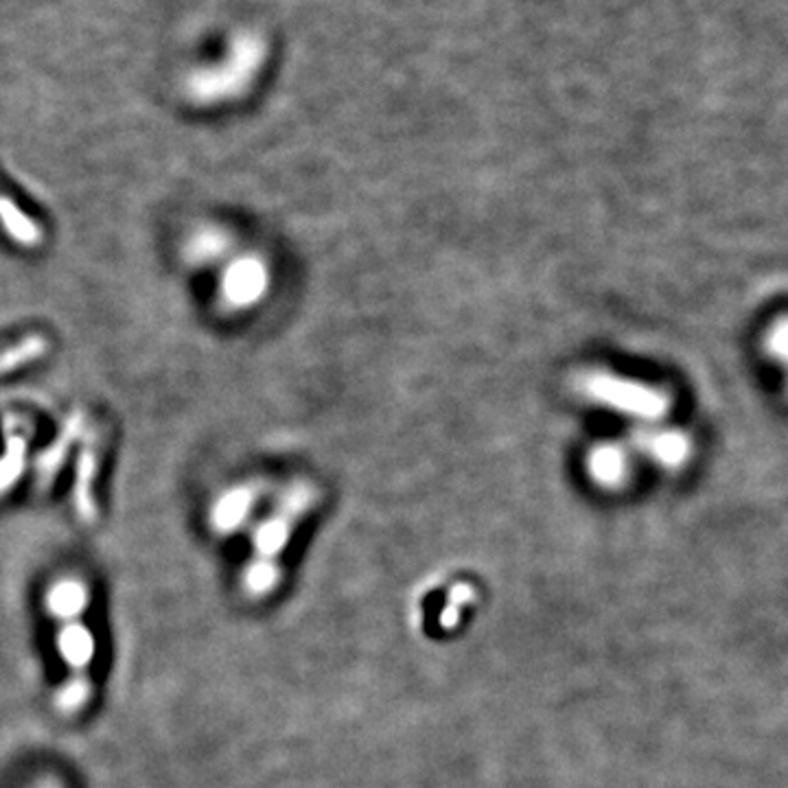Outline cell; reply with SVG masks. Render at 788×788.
Returning <instances> with one entry per match:
<instances>
[{
	"mask_svg": "<svg viewBox=\"0 0 788 788\" xmlns=\"http://www.w3.org/2000/svg\"><path fill=\"white\" fill-rule=\"evenodd\" d=\"M55 625V650L67 668V677H92L97 659V635L85 623V614L69 616Z\"/></svg>",
	"mask_w": 788,
	"mask_h": 788,
	"instance_id": "5",
	"label": "cell"
},
{
	"mask_svg": "<svg viewBox=\"0 0 788 788\" xmlns=\"http://www.w3.org/2000/svg\"><path fill=\"white\" fill-rule=\"evenodd\" d=\"M94 699V679L92 677H64L53 695V706L67 716L75 718Z\"/></svg>",
	"mask_w": 788,
	"mask_h": 788,
	"instance_id": "13",
	"label": "cell"
},
{
	"mask_svg": "<svg viewBox=\"0 0 788 788\" xmlns=\"http://www.w3.org/2000/svg\"><path fill=\"white\" fill-rule=\"evenodd\" d=\"M633 445L666 469H679L690 461L693 443L679 430L661 427H639L633 432Z\"/></svg>",
	"mask_w": 788,
	"mask_h": 788,
	"instance_id": "6",
	"label": "cell"
},
{
	"mask_svg": "<svg viewBox=\"0 0 788 788\" xmlns=\"http://www.w3.org/2000/svg\"><path fill=\"white\" fill-rule=\"evenodd\" d=\"M259 499V486L239 484L222 493L211 508V526L220 535H233L252 515V508Z\"/></svg>",
	"mask_w": 788,
	"mask_h": 788,
	"instance_id": "7",
	"label": "cell"
},
{
	"mask_svg": "<svg viewBox=\"0 0 788 788\" xmlns=\"http://www.w3.org/2000/svg\"><path fill=\"white\" fill-rule=\"evenodd\" d=\"M767 348L788 366V320H780L767 335Z\"/></svg>",
	"mask_w": 788,
	"mask_h": 788,
	"instance_id": "16",
	"label": "cell"
},
{
	"mask_svg": "<svg viewBox=\"0 0 788 788\" xmlns=\"http://www.w3.org/2000/svg\"><path fill=\"white\" fill-rule=\"evenodd\" d=\"M270 290V267L259 254H241L233 259L220 281V299L231 312H243L265 299Z\"/></svg>",
	"mask_w": 788,
	"mask_h": 788,
	"instance_id": "4",
	"label": "cell"
},
{
	"mask_svg": "<svg viewBox=\"0 0 788 788\" xmlns=\"http://www.w3.org/2000/svg\"><path fill=\"white\" fill-rule=\"evenodd\" d=\"M574 388L583 398L596 405H603L607 410L620 412L644 423H655L664 418L670 410V401L661 391L600 368L578 373L574 380Z\"/></svg>",
	"mask_w": 788,
	"mask_h": 788,
	"instance_id": "3",
	"label": "cell"
},
{
	"mask_svg": "<svg viewBox=\"0 0 788 788\" xmlns=\"http://www.w3.org/2000/svg\"><path fill=\"white\" fill-rule=\"evenodd\" d=\"M265 58V49L254 36H239L233 42L231 55L209 69L191 73L184 81V90L191 101L202 105H215L243 94Z\"/></svg>",
	"mask_w": 788,
	"mask_h": 788,
	"instance_id": "2",
	"label": "cell"
},
{
	"mask_svg": "<svg viewBox=\"0 0 788 788\" xmlns=\"http://www.w3.org/2000/svg\"><path fill=\"white\" fill-rule=\"evenodd\" d=\"M47 351H49V340L44 335L31 333V335L22 337L20 342L0 351V375L13 373V371L40 360Z\"/></svg>",
	"mask_w": 788,
	"mask_h": 788,
	"instance_id": "14",
	"label": "cell"
},
{
	"mask_svg": "<svg viewBox=\"0 0 788 788\" xmlns=\"http://www.w3.org/2000/svg\"><path fill=\"white\" fill-rule=\"evenodd\" d=\"M317 488L307 479L292 482L279 497L274 511L256 526L252 535L254 554L243 574V585L252 596L272 589L279 574V554L285 550L296 524L310 513Z\"/></svg>",
	"mask_w": 788,
	"mask_h": 788,
	"instance_id": "1",
	"label": "cell"
},
{
	"mask_svg": "<svg viewBox=\"0 0 788 788\" xmlns=\"http://www.w3.org/2000/svg\"><path fill=\"white\" fill-rule=\"evenodd\" d=\"M233 245V236L220 226H202L189 236L184 245V256L191 265H211L220 261Z\"/></svg>",
	"mask_w": 788,
	"mask_h": 788,
	"instance_id": "11",
	"label": "cell"
},
{
	"mask_svg": "<svg viewBox=\"0 0 788 788\" xmlns=\"http://www.w3.org/2000/svg\"><path fill=\"white\" fill-rule=\"evenodd\" d=\"M0 224L2 231L22 247H38L44 239L42 229L29 215H24L11 198L2 193H0Z\"/></svg>",
	"mask_w": 788,
	"mask_h": 788,
	"instance_id": "12",
	"label": "cell"
},
{
	"mask_svg": "<svg viewBox=\"0 0 788 788\" xmlns=\"http://www.w3.org/2000/svg\"><path fill=\"white\" fill-rule=\"evenodd\" d=\"M31 788H62V785L58 782V780H51V778H47V780H40L38 785H33Z\"/></svg>",
	"mask_w": 788,
	"mask_h": 788,
	"instance_id": "17",
	"label": "cell"
},
{
	"mask_svg": "<svg viewBox=\"0 0 788 788\" xmlns=\"http://www.w3.org/2000/svg\"><path fill=\"white\" fill-rule=\"evenodd\" d=\"M79 430H81V414L69 416V421L60 430L58 438L42 452V456H40V461L36 465L38 482H40L42 488H47L55 479V475L62 469V465L67 463V458L71 454V447H73V443L79 436Z\"/></svg>",
	"mask_w": 788,
	"mask_h": 788,
	"instance_id": "10",
	"label": "cell"
},
{
	"mask_svg": "<svg viewBox=\"0 0 788 788\" xmlns=\"http://www.w3.org/2000/svg\"><path fill=\"white\" fill-rule=\"evenodd\" d=\"M27 465V441L22 434H9L0 458V495L9 493Z\"/></svg>",
	"mask_w": 788,
	"mask_h": 788,
	"instance_id": "15",
	"label": "cell"
},
{
	"mask_svg": "<svg viewBox=\"0 0 788 788\" xmlns=\"http://www.w3.org/2000/svg\"><path fill=\"white\" fill-rule=\"evenodd\" d=\"M587 472L605 488H618L629 477V454L618 443H600L587 456Z\"/></svg>",
	"mask_w": 788,
	"mask_h": 788,
	"instance_id": "9",
	"label": "cell"
},
{
	"mask_svg": "<svg viewBox=\"0 0 788 788\" xmlns=\"http://www.w3.org/2000/svg\"><path fill=\"white\" fill-rule=\"evenodd\" d=\"M97 473H99V449H97V438L90 436V438H85V443L79 452L75 482H73V506H75V513L83 524L97 522V513H99L97 499H94Z\"/></svg>",
	"mask_w": 788,
	"mask_h": 788,
	"instance_id": "8",
	"label": "cell"
}]
</instances>
